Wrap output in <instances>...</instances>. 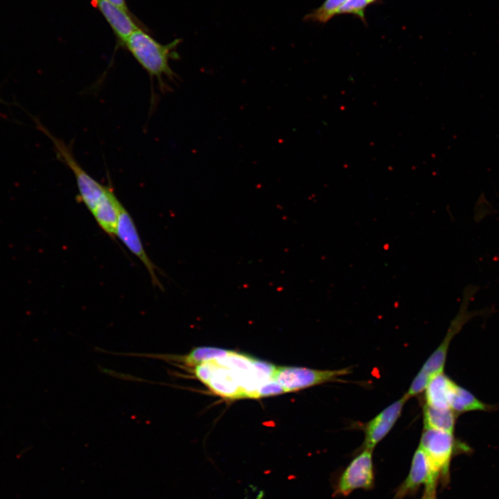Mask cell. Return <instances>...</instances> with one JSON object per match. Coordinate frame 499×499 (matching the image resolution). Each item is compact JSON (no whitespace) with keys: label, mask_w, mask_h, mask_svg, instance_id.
<instances>
[{"label":"cell","mask_w":499,"mask_h":499,"mask_svg":"<svg viewBox=\"0 0 499 499\" xmlns=\"http://www.w3.org/2000/svg\"><path fill=\"white\" fill-rule=\"evenodd\" d=\"M122 204L109 188L91 213L100 228L112 239H115L120 209Z\"/></svg>","instance_id":"cell-10"},{"label":"cell","mask_w":499,"mask_h":499,"mask_svg":"<svg viewBox=\"0 0 499 499\" xmlns=\"http://www.w3.org/2000/svg\"><path fill=\"white\" fill-rule=\"evenodd\" d=\"M367 1L368 3L370 4V3H374L379 0H367Z\"/></svg>","instance_id":"cell-22"},{"label":"cell","mask_w":499,"mask_h":499,"mask_svg":"<svg viewBox=\"0 0 499 499\" xmlns=\"http://www.w3.org/2000/svg\"><path fill=\"white\" fill-rule=\"evenodd\" d=\"M94 5L103 14L119 38L125 43L128 37L139 28L127 12L107 0H93Z\"/></svg>","instance_id":"cell-13"},{"label":"cell","mask_w":499,"mask_h":499,"mask_svg":"<svg viewBox=\"0 0 499 499\" xmlns=\"http://www.w3.org/2000/svg\"><path fill=\"white\" fill-rule=\"evenodd\" d=\"M430 478L429 462L423 450L419 446L414 454L409 474L397 489L394 499H403L414 495L422 484L428 487Z\"/></svg>","instance_id":"cell-9"},{"label":"cell","mask_w":499,"mask_h":499,"mask_svg":"<svg viewBox=\"0 0 499 499\" xmlns=\"http://www.w3.org/2000/svg\"><path fill=\"white\" fill-rule=\"evenodd\" d=\"M467 315L461 313L452 322L447 334L438 348L428 358L422 368L415 376L405 394L408 399L425 390L430 379L443 372L450 343L466 321Z\"/></svg>","instance_id":"cell-5"},{"label":"cell","mask_w":499,"mask_h":499,"mask_svg":"<svg viewBox=\"0 0 499 499\" xmlns=\"http://www.w3.org/2000/svg\"><path fill=\"white\" fill-rule=\"evenodd\" d=\"M456 414L451 409H437L426 405L423 408L425 428L453 433Z\"/></svg>","instance_id":"cell-14"},{"label":"cell","mask_w":499,"mask_h":499,"mask_svg":"<svg viewBox=\"0 0 499 499\" xmlns=\"http://www.w3.org/2000/svg\"><path fill=\"white\" fill-rule=\"evenodd\" d=\"M408 398L404 394L369 421L365 428V448L373 450L392 428Z\"/></svg>","instance_id":"cell-8"},{"label":"cell","mask_w":499,"mask_h":499,"mask_svg":"<svg viewBox=\"0 0 499 499\" xmlns=\"http://www.w3.org/2000/svg\"><path fill=\"white\" fill-rule=\"evenodd\" d=\"M207 385L211 391L225 398H245L235 371L218 363Z\"/></svg>","instance_id":"cell-12"},{"label":"cell","mask_w":499,"mask_h":499,"mask_svg":"<svg viewBox=\"0 0 499 499\" xmlns=\"http://www.w3.org/2000/svg\"><path fill=\"white\" fill-rule=\"evenodd\" d=\"M422 499H435V491L425 490Z\"/></svg>","instance_id":"cell-21"},{"label":"cell","mask_w":499,"mask_h":499,"mask_svg":"<svg viewBox=\"0 0 499 499\" xmlns=\"http://www.w3.org/2000/svg\"><path fill=\"white\" fill-rule=\"evenodd\" d=\"M371 450L365 448L340 475L334 493L346 496L359 489H371L374 484Z\"/></svg>","instance_id":"cell-6"},{"label":"cell","mask_w":499,"mask_h":499,"mask_svg":"<svg viewBox=\"0 0 499 499\" xmlns=\"http://www.w3.org/2000/svg\"><path fill=\"white\" fill-rule=\"evenodd\" d=\"M455 446L453 432L424 428L419 447L426 454L431 470L430 483L425 489L435 490L439 480L447 478Z\"/></svg>","instance_id":"cell-2"},{"label":"cell","mask_w":499,"mask_h":499,"mask_svg":"<svg viewBox=\"0 0 499 499\" xmlns=\"http://www.w3.org/2000/svg\"><path fill=\"white\" fill-rule=\"evenodd\" d=\"M285 393L282 387L274 379L265 381L259 387L258 398Z\"/></svg>","instance_id":"cell-19"},{"label":"cell","mask_w":499,"mask_h":499,"mask_svg":"<svg viewBox=\"0 0 499 499\" xmlns=\"http://www.w3.org/2000/svg\"><path fill=\"white\" fill-rule=\"evenodd\" d=\"M450 408L455 413L460 414L471 411H487L490 406L479 400L467 389L457 385Z\"/></svg>","instance_id":"cell-15"},{"label":"cell","mask_w":499,"mask_h":499,"mask_svg":"<svg viewBox=\"0 0 499 499\" xmlns=\"http://www.w3.org/2000/svg\"><path fill=\"white\" fill-rule=\"evenodd\" d=\"M347 0H325L317 8L307 14L304 21L326 23L335 15Z\"/></svg>","instance_id":"cell-16"},{"label":"cell","mask_w":499,"mask_h":499,"mask_svg":"<svg viewBox=\"0 0 499 499\" xmlns=\"http://www.w3.org/2000/svg\"><path fill=\"white\" fill-rule=\"evenodd\" d=\"M116 237L142 262L150 274L152 283L159 289L164 290L157 276L158 268L146 252L135 223L123 204L120 209Z\"/></svg>","instance_id":"cell-7"},{"label":"cell","mask_w":499,"mask_h":499,"mask_svg":"<svg viewBox=\"0 0 499 499\" xmlns=\"http://www.w3.org/2000/svg\"><path fill=\"white\" fill-rule=\"evenodd\" d=\"M351 372L350 368L319 370L301 367H276L273 374L285 392H290L337 380Z\"/></svg>","instance_id":"cell-4"},{"label":"cell","mask_w":499,"mask_h":499,"mask_svg":"<svg viewBox=\"0 0 499 499\" xmlns=\"http://www.w3.org/2000/svg\"><path fill=\"white\" fill-rule=\"evenodd\" d=\"M369 5L367 0H347L338 11V14H353L366 22L365 11Z\"/></svg>","instance_id":"cell-17"},{"label":"cell","mask_w":499,"mask_h":499,"mask_svg":"<svg viewBox=\"0 0 499 499\" xmlns=\"http://www.w3.org/2000/svg\"><path fill=\"white\" fill-rule=\"evenodd\" d=\"M456 385L443 372L434 376L425 389L426 405L437 409H451V400Z\"/></svg>","instance_id":"cell-11"},{"label":"cell","mask_w":499,"mask_h":499,"mask_svg":"<svg viewBox=\"0 0 499 499\" xmlns=\"http://www.w3.org/2000/svg\"><path fill=\"white\" fill-rule=\"evenodd\" d=\"M216 360L200 363L194 368V374L202 383L207 385L217 367Z\"/></svg>","instance_id":"cell-18"},{"label":"cell","mask_w":499,"mask_h":499,"mask_svg":"<svg viewBox=\"0 0 499 499\" xmlns=\"http://www.w3.org/2000/svg\"><path fill=\"white\" fill-rule=\"evenodd\" d=\"M179 42L176 40L170 44H161L138 28L124 44L150 76L156 78L161 88L165 89L164 78L173 80L177 76L170 67L169 59Z\"/></svg>","instance_id":"cell-1"},{"label":"cell","mask_w":499,"mask_h":499,"mask_svg":"<svg viewBox=\"0 0 499 499\" xmlns=\"http://www.w3.org/2000/svg\"><path fill=\"white\" fill-rule=\"evenodd\" d=\"M38 128L52 141L58 158L73 172L79 198L88 210L92 213L101 198L107 192L109 186H105L90 176L76 161L71 148L63 141L53 136L43 125Z\"/></svg>","instance_id":"cell-3"},{"label":"cell","mask_w":499,"mask_h":499,"mask_svg":"<svg viewBox=\"0 0 499 499\" xmlns=\"http://www.w3.org/2000/svg\"><path fill=\"white\" fill-rule=\"evenodd\" d=\"M114 6H117L124 12H127L128 8L125 0H107Z\"/></svg>","instance_id":"cell-20"}]
</instances>
